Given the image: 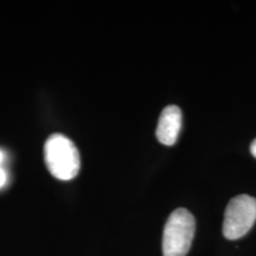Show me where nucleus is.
<instances>
[{"mask_svg":"<svg viewBox=\"0 0 256 256\" xmlns=\"http://www.w3.org/2000/svg\"><path fill=\"white\" fill-rule=\"evenodd\" d=\"M44 159L48 170L60 180H72L81 165L78 147L63 134H51L44 145Z\"/></svg>","mask_w":256,"mask_h":256,"instance_id":"f257e3e1","label":"nucleus"},{"mask_svg":"<svg viewBox=\"0 0 256 256\" xmlns=\"http://www.w3.org/2000/svg\"><path fill=\"white\" fill-rule=\"evenodd\" d=\"M196 230V220L186 209L174 210L168 216L162 234V255L186 256Z\"/></svg>","mask_w":256,"mask_h":256,"instance_id":"f03ea898","label":"nucleus"},{"mask_svg":"<svg viewBox=\"0 0 256 256\" xmlns=\"http://www.w3.org/2000/svg\"><path fill=\"white\" fill-rule=\"evenodd\" d=\"M256 222V200L240 194L229 202L224 212L223 235L228 240H238L250 232Z\"/></svg>","mask_w":256,"mask_h":256,"instance_id":"7ed1b4c3","label":"nucleus"},{"mask_svg":"<svg viewBox=\"0 0 256 256\" xmlns=\"http://www.w3.org/2000/svg\"><path fill=\"white\" fill-rule=\"evenodd\" d=\"M182 128V112L177 106H168L160 114L156 136L165 146H174Z\"/></svg>","mask_w":256,"mask_h":256,"instance_id":"20e7f679","label":"nucleus"},{"mask_svg":"<svg viewBox=\"0 0 256 256\" xmlns=\"http://www.w3.org/2000/svg\"><path fill=\"white\" fill-rule=\"evenodd\" d=\"M8 182V176H6V172L4 171V168H0V188H2Z\"/></svg>","mask_w":256,"mask_h":256,"instance_id":"39448f33","label":"nucleus"},{"mask_svg":"<svg viewBox=\"0 0 256 256\" xmlns=\"http://www.w3.org/2000/svg\"><path fill=\"white\" fill-rule=\"evenodd\" d=\"M250 152H252V154L255 156L256 158V139L254 140V142H252V145H250Z\"/></svg>","mask_w":256,"mask_h":256,"instance_id":"423d86ee","label":"nucleus"},{"mask_svg":"<svg viewBox=\"0 0 256 256\" xmlns=\"http://www.w3.org/2000/svg\"><path fill=\"white\" fill-rule=\"evenodd\" d=\"M2 159H4V153H2V151H0V164H2Z\"/></svg>","mask_w":256,"mask_h":256,"instance_id":"0eeeda50","label":"nucleus"}]
</instances>
